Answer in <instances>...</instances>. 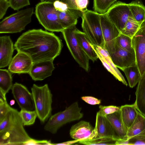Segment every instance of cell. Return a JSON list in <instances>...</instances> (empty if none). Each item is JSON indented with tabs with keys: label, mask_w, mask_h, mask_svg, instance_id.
<instances>
[{
	"label": "cell",
	"mask_w": 145,
	"mask_h": 145,
	"mask_svg": "<svg viewBox=\"0 0 145 145\" xmlns=\"http://www.w3.org/2000/svg\"><path fill=\"white\" fill-rule=\"evenodd\" d=\"M18 52L25 53L33 63L53 61L60 54L61 40L54 33L41 29L29 30L23 33L14 45Z\"/></svg>",
	"instance_id": "obj_1"
},
{
	"label": "cell",
	"mask_w": 145,
	"mask_h": 145,
	"mask_svg": "<svg viewBox=\"0 0 145 145\" xmlns=\"http://www.w3.org/2000/svg\"><path fill=\"white\" fill-rule=\"evenodd\" d=\"M24 126L20 112L11 107L0 122V145H24L31 139Z\"/></svg>",
	"instance_id": "obj_2"
},
{
	"label": "cell",
	"mask_w": 145,
	"mask_h": 145,
	"mask_svg": "<svg viewBox=\"0 0 145 145\" xmlns=\"http://www.w3.org/2000/svg\"><path fill=\"white\" fill-rule=\"evenodd\" d=\"M31 89L37 117L44 123L52 116V94L47 84L40 86L34 84Z\"/></svg>",
	"instance_id": "obj_3"
},
{
	"label": "cell",
	"mask_w": 145,
	"mask_h": 145,
	"mask_svg": "<svg viewBox=\"0 0 145 145\" xmlns=\"http://www.w3.org/2000/svg\"><path fill=\"white\" fill-rule=\"evenodd\" d=\"M35 14L39 23L48 31L62 32L64 29L58 18L57 10L54 2L45 1L37 4L35 8Z\"/></svg>",
	"instance_id": "obj_4"
},
{
	"label": "cell",
	"mask_w": 145,
	"mask_h": 145,
	"mask_svg": "<svg viewBox=\"0 0 145 145\" xmlns=\"http://www.w3.org/2000/svg\"><path fill=\"white\" fill-rule=\"evenodd\" d=\"M101 14L87 10L83 13L82 18V27L91 42L95 46L104 48L100 20Z\"/></svg>",
	"instance_id": "obj_5"
},
{
	"label": "cell",
	"mask_w": 145,
	"mask_h": 145,
	"mask_svg": "<svg viewBox=\"0 0 145 145\" xmlns=\"http://www.w3.org/2000/svg\"><path fill=\"white\" fill-rule=\"evenodd\" d=\"M81 110L77 102L73 103L64 110L51 116L44 126V129L51 133H56L64 125L82 118L83 114L81 112Z\"/></svg>",
	"instance_id": "obj_6"
},
{
	"label": "cell",
	"mask_w": 145,
	"mask_h": 145,
	"mask_svg": "<svg viewBox=\"0 0 145 145\" xmlns=\"http://www.w3.org/2000/svg\"><path fill=\"white\" fill-rule=\"evenodd\" d=\"M33 7L19 11L6 17L0 22V33H14L24 30L31 21Z\"/></svg>",
	"instance_id": "obj_7"
},
{
	"label": "cell",
	"mask_w": 145,
	"mask_h": 145,
	"mask_svg": "<svg viewBox=\"0 0 145 145\" xmlns=\"http://www.w3.org/2000/svg\"><path fill=\"white\" fill-rule=\"evenodd\" d=\"M76 25L64 29L62 33L71 55L79 66L86 71L89 68V59L79 45L75 33Z\"/></svg>",
	"instance_id": "obj_8"
},
{
	"label": "cell",
	"mask_w": 145,
	"mask_h": 145,
	"mask_svg": "<svg viewBox=\"0 0 145 145\" xmlns=\"http://www.w3.org/2000/svg\"><path fill=\"white\" fill-rule=\"evenodd\" d=\"M101 25L104 41V48L111 54L115 50L117 38L120 32L109 19L106 13L101 14Z\"/></svg>",
	"instance_id": "obj_9"
},
{
	"label": "cell",
	"mask_w": 145,
	"mask_h": 145,
	"mask_svg": "<svg viewBox=\"0 0 145 145\" xmlns=\"http://www.w3.org/2000/svg\"><path fill=\"white\" fill-rule=\"evenodd\" d=\"M130 12L128 4L118 1L110 7L106 13L109 20L121 32L129 18Z\"/></svg>",
	"instance_id": "obj_10"
},
{
	"label": "cell",
	"mask_w": 145,
	"mask_h": 145,
	"mask_svg": "<svg viewBox=\"0 0 145 145\" xmlns=\"http://www.w3.org/2000/svg\"><path fill=\"white\" fill-rule=\"evenodd\" d=\"M12 93L21 110H35V106L32 93L23 85L15 83L11 88Z\"/></svg>",
	"instance_id": "obj_11"
},
{
	"label": "cell",
	"mask_w": 145,
	"mask_h": 145,
	"mask_svg": "<svg viewBox=\"0 0 145 145\" xmlns=\"http://www.w3.org/2000/svg\"><path fill=\"white\" fill-rule=\"evenodd\" d=\"M137 65L141 76L145 72V33L140 28L132 38Z\"/></svg>",
	"instance_id": "obj_12"
},
{
	"label": "cell",
	"mask_w": 145,
	"mask_h": 145,
	"mask_svg": "<svg viewBox=\"0 0 145 145\" xmlns=\"http://www.w3.org/2000/svg\"><path fill=\"white\" fill-rule=\"evenodd\" d=\"M33 64L29 55L23 52H18L9 65L8 70L12 73L29 74Z\"/></svg>",
	"instance_id": "obj_13"
},
{
	"label": "cell",
	"mask_w": 145,
	"mask_h": 145,
	"mask_svg": "<svg viewBox=\"0 0 145 145\" xmlns=\"http://www.w3.org/2000/svg\"><path fill=\"white\" fill-rule=\"evenodd\" d=\"M114 65L121 70L136 64L135 52H131L116 45L115 52L109 54Z\"/></svg>",
	"instance_id": "obj_14"
},
{
	"label": "cell",
	"mask_w": 145,
	"mask_h": 145,
	"mask_svg": "<svg viewBox=\"0 0 145 145\" xmlns=\"http://www.w3.org/2000/svg\"><path fill=\"white\" fill-rule=\"evenodd\" d=\"M105 116L112 128L114 139L116 141L126 142L127 140V131L125 128L121 119L120 109Z\"/></svg>",
	"instance_id": "obj_15"
},
{
	"label": "cell",
	"mask_w": 145,
	"mask_h": 145,
	"mask_svg": "<svg viewBox=\"0 0 145 145\" xmlns=\"http://www.w3.org/2000/svg\"><path fill=\"white\" fill-rule=\"evenodd\" d=\"M55 67L53 61L47 60L33 63L29 74L35 81H41L51 76Z\"/></svg>",
	"instance_id": "obj_16"
},
{
	"label": "cell",
	"mask_w": 145,
	"mask_h": 145,
	"mask_svg": "<svg viewBox=\"0 0 145 145\" xmlns=\"http://www.w3.org/2000/svg\"><path fill=\"white\" fill-rule=\"evenodd\" d=\"M94 129L89 122L81 121L71 127L69 134L72 138L79 141L92 139Z\"/></svg>",
	"instance_id": "obj_17"
},
{
	"label": "cell",
	"mask_w": 145,
	"mask_h": 145,
	"mask_svg": "<svg viewBox=\"0 0 145 145\" xmlns=\"http://www.w3.org/2000/svg\"><path fill=\"white\" fill-rule=\"evenodd\" d=\"M14 51L12 41L9 36L0 37V67L4 68L9 65Z\"/></svg>",
	"instance_id": "obj_18"
},
{
	"label": "cell",
	"mask_w": 145,
	"mask_h": 145,
	"mask_svg": "<svg viewBox=\"0 0 145 145\" xmlns=\"http://www.w3.org/2000/svg\"><path fill=\"white\" fill-rule=\"evenodd\" d=\"M93 131L95 133L93 138L107 137L114 139L113 132L110 123L106 116L99 111L97 113Z\"/></svg>",
	"instance_id": "obj_19"
},
{
	"label": "cell",
	"mask_w": 145,
	"mask_h": 145,
	"mask_svg": "<svg viewBox=\"0 0 145 145\" xmlns=\"http://www.w3.org/2000/svg\"><path fill=\"white\" fill-rule=\"evenodd\" d=\"M75 35L79 45L89 59L93 62L96 61L98 57L95 48L86 34L77 29Z\"/></svg>",
	"instance_id": "obj_20"
},
{
	"label": "cell",
	"mask_w": 145,
	"mask_h": 145,
	"mask_svg": "<svg viewBox=\"0 0 145 145\" xmlns=\"http://www.w3.org/2000/svg\"><path fill=\"white\" fill-rule=\"evenodd\" d=\"M120 110L123 123L127 131L135 120L138 110L134 103L121 106L120 107Z\"/></svg>",
	"instance_id": "obj_21"
},
{
	"label": "cell",
	"mask_w": 145,
	"mask_h": 145,
	"mask_svg": "<svg viewBox=\"0 0 145 145\" xmlns=\"http://www.w3.org/2000/svg\"><path fill=\"white\" fill-rule=\"evenodd\" d=\"M134 104L137 110L145 116V72L138 82Z\"/></svg>",
	"instance_id": "obj_22"
},
{
	"label": "cell",
	"mask_w": 145,
	"mask_h": 145,
	"mask_svg": "<svg viewBox=\"0 0 145 145\" xmlns=\"http://www.w3.org/2000/svg\"><path fill=\"white\" fill-rule=\"evenodd\" d=\"M128 4L130 15L135 21L141 23L145 20V6L142 1H133Z\"/></svg>",
	"instance_id": "obj_23"
},
{
	"label": "cell",
	"mask_w": 145,
	"mask_h": 145,
	"mask_svg": "<svg viewBox=\"0 0 145 145\" xmlns=\"http://www.w3.org/2000/svg\"><path fill=\"white\" fill-rule=\"evenodd\" d=\"M59 22L64 29L75 25L79 18L74 13L68 9L64 11L57 10Z\"/></svg>",
	"instance_id": "obj_24"
},
{
	"label": "cell",
	"mask_w": 145,
	"mask_h": 145,
	"mask_svg": "<svg viewBox=\"0 0 145 145\" xmlns=\"http://www.w3.org/2000/svg\"><path fill=\"white\" fill-rule=\"evenodd\" d=\"M12 79L10 72L7 69L0 70V95L6 98V94L11 89Z\"/></svg>",
	"instance_id": "obj_25"
},
{
	"label": "cell",
	"mask_w": 145,
	"mask_h": 145,
	"mask_svg": "<svg viewBox=\"0 0 145 145\" xmlns=\"http://www.w3.org/2000/svg\"><path fill=\"white\" fill-rule=\"evenodd\" d=\"M145 129V116L138 111L137 116L127 132V140Z\"/></svg>",
	"instance_id": "obj_26"
},
{
	"label": "cell",
	"mask_w": 145,
	"mask_h": 145,
	"mask_svg": "<svg viewBox=\"0 0 145 145\" xmlns=\"http://www.w3.org/2000/svg\"><path fill=\"white\" fill-rule=\"evenodd\" d=\"M66 4L68 9L74 13L79 17L82 16L87 10L88 0H60Z\"/></svg>",
	"instance_id": "obj_27"
},
{
	"label": "cell",
	"mask_w": 145,
	"mask_h": 145,
	"mask_svg": "<svg viewBox=\"0 0 145 145\" xmlns=\"http://www.w3.org/2000/svg\"><path fill=\"white\" fill-rule=\"evenodd\" d=\"M122 71L125 73L131 88L135 87L141 79V76L137 65L125 68Z\"/></svg>",
	"instance_id": "obj_28"
},
{
	"label": "cell",
	"mask_w": 145,
	"mask_h": 145,
	"mask_svg": "<svg viewBox=\"0 0 145 145\" xmlns=\"http://www.w3.org/2000/svg\"><path fill=\"white\" fill-rule=\"evenodd\" d=\"M141 24L134 20L129 14V18L120 33L132 38L139 29Z\"/></svg>",
	"instance_id": "obj_29"
},
{
	"label": "cell",
	"mask_w": 145,
	"mask_h": 145,
	"mask_svg": "<svg viewBox=\"0 0 145 145\" xmlns=\"http://www.w3.org/2000/svg\"><path fill=\"white\" fill-rule=\"evenodd\" d=\"M117 0H93L94 11L100 14L106 13Z\"/></svg>",
	"instance_id": "obj_30"
},
{
	"label": "cell",
	"mask_w": 145,
	"mask_h": 145,
	"mask_svg": "<svg viewBox=\"0 0 145 145\" xmlns=\"http://www.w3.org/2000/svg\"><path fill=\"white\" fill-rule=\"evenodd\" d=\"M116 45L130 52H135L132 45V38L121 33L117 38Z\"/></svg>",
	"instance_id": "obj_31"
},
{
	"label": "cell",
	"mask_w": 145,
	"mask_h": 145,
	"mask_svg": "<svg viewBox=\"0 0 145 145\" xmlns=\"http://www.w3.org/2000/svg\"><path fill=\"white\" fill-rule=\"evenodd\" d=\"M116 140L113 138L101 137L80 141V144L86 145H115Z\"/></svg>",
	"instance_id": "obj_32"
},
{
	"label": "cell",
	"mask_w": 145,
	"mask_h": 145,
	"mask_svg": "<svg viewBox=\"0 0 145 145\" xmlns=\"http://www.w3.org/2000/svg\"><path fill=\"white\" fill-rule=\"evenodd\" d=\"M96 52L98 58L101 61L103 65L106 69L112 74L116 78L122 82L125 85L127 86V83L119 70L118 71L115 69L111 65L107 63L101 55L98 53L96 51Z\"/></svg>",
	"instance_id": "obj_33"
},
{
	"label": "cell",
	"mask_w": 145,
	"mask_h": 145,
	"mask_svg": "<svg viewBox=\"0 0 145 145\" xmlns=\"http://www.w3.org/2000/svg\"><path fill=\"white\" fill-rule=\"evenodd\" d=\"M19 112L24 126L30 125L34 124L37 117L35 110L28 111L21 110Z\"/></svg>",
	"instance_id": "obj_34"
},
{
	"label": "cell",
	"mask_w": 145,
	"mask_h": 145,
	"mask_svg": "<svg viewBox=\"0 0 145 145\" xmlns=\"http://www.w3.org/2000/svg\"><path fill=\"white\" fill-rule=\"evenodd\" d=\"M127 145H145V129L127 141Z\"/></svg>",
	"instance_id": "obj_35"
},
{
	"label": "cell",
	"mask_w": 145,
	"mask_h": 145,
	"mask_svg": "<svg viewBox=\"0 0 145 145\" xmlns=\"http://www.w3.org/2000/svg\"><path fill=\"white\" fill-rule=\"evenodd\" d=\"M11 108L8 103L6 98L0 96V122L4 119Z\"/></svg>",
	"instance_id": "obj_36"
},
{
	"label": "cell",
	"mask_w": 145,
	"mask_h": 145,
	"mask_svg": "<svg viewBox=\"0 0 145 145\" xmlns=\"http://www.w3.org/2000/svg\"><path fill=\"white\" fill-rule=\"evenodd\" d=\"M10 7L14 10H18L30 5L29 0H8Z\"/></svg>",
	"instance_id": "obj_37"
},
{
	"label": "cell",
	"mask_w": 145,
	"mask_h": 145,
	"mask_svg": "<svg viewBox=\"0 0 145 145\" xmlns=\"http://www.w3.org/2000/svg\"><path fill=\"white\" fill-rule=\"evenodd\" d=\"M99 111L103 115L105 116L112 114L118 110L120 109V107L113 105L104 106L100 105L99 106Z\"/></svg>",
	"instance_id": "obj_38"
},
{
	"label": "cell",
	"mask_w": 145,
	"mask_h": 145,
	"mask_svg": "<svg viewBox=\"0 0 145 145\" xmlns=\"http://www.w3.org/2000/svg\"><path fill=\"white\" fill-rule=\"evenodd\" d=\"M10 7L8 0H0V19L4 16L8 8Z\"/></svg>",
	"instance_id": "obj_39"
},
{
	"label": "cell",
	"mask_w": 145,
	"mask_h": 145,
	"mask_svg": "<svg viewBox=\"0 0 145 145\" xmlns=\"http://www.w3.org/2000/svg\"><path fill=\"white\" fill-rule=\"evenodd\" d=\"M81 98L85 102L91 105H99L101 103V100L92 96H83Z\"/></svg>",
	"instance_id": "obj_40"
},
{
	"label": "cell",
	"mask_w": 145,
	"mask_h": 145,
	"mask_svg": "<svg viewBox=\"0 0 145 145\" xmlns=\"http://www.w3.org/2000/svg\"><path fill=\"white\" fill-rule=\"evenodd\" d=\"M24 145H53L50 141L46 140H38L32 138Z\"/></svg>",
	"instance_id": "obj_41"
},
{
	"label": "cell",
	"mask_w": 145,
	"mask_h": 145,
	"mask_svg": "<svg viewBox=\"0 0 145 145\" xmlns=\"http://www.w3.org/2000/svg\"><path fill=\"white\" fill-rule=\"evenodd\" d=\"M54 5L55 8L59 11H64L68 9L67 5L60 1H55Z\"/></svg>",
	"instance_id": "obj_42"
},
{
	"label": "cell",
	"mask_w": 145,
	"mask_h": 145,
	"mask_svg": "<svg viewBox=\"0 0 145 145\" xmlns=\"http://www.w3.org/2000/svg\"><path fill=\"white\" fill-rule=\"evenodd\" d=\"M79 141L78 140H73L69 141L59 143H53V145H70L79 142Z\"/></svg>",
	"instance_id": "obj_43"
},
{
	"label": "cell",
	"mask_w": 145,
	"mask_h": 145,
	"mask_svg": "<svg viewBox=\"0 0 145 145\" xmlns=\"http://www.w3.org/2000/svg\"><path fill=\"white\" fill-rule=\"evenodd\" d=\"M140 28L145 33V20L141 23Z\"/></svg>",
	"instance_id": "obj_44"
},
{
	"label": "cell",
	"mask_w": 145,
	"mask_h": 145,
	"mask_svg": "<svg viewBox=\"0 0 145 145\" xmlns=\"http://www.w3.org/2000/svg\"><path fill=\"white\" fill-rule=\"evenodd\" d=\"M15 103V101L14 100L12 99L11 100L10 102V106H12L14 105Z\"/></svg>",
	"instance_id": "obj_45"
},
{
	"label": "cell",
	"mask_w": 145,
	"mask_h": 145,
	"mask_svg": "<svg viewBox=\"0 0 145 145\" xmlns=\"http://www.w3.org/2000/svg\"><path fill=\"white\" fill-rule=\"evenodd\" d=\"M60 0H47V1H49L51 2H54L56 1H60Z\"/></svg>",
	"instance_id": "obj_46"
},
{
	"label": "cell",
	"mask_w": 145,
	"mask_h": 145,
	"mask_svg": "<svg viewBox=\"0 0 145 145\" xmlns=\"http://www.w3.org/2000/svg\"><path fill=\"white\" fill-rule=\"evenodd\" d=\"M41 2L44 1H47V0H40Z\"/></svg>",
	"instance_id": "obj_47"
},
{
	"label": "cell",
	"mask_w": 145,
	"mask_h": 145,
	"mask_svg": "<svg viewBox=\"0 0 145 145\" xmlns=\"http://www.w3.org/2000/svg\"></svg>",
	"instance_id": "obj_48"
}]
</instances>
